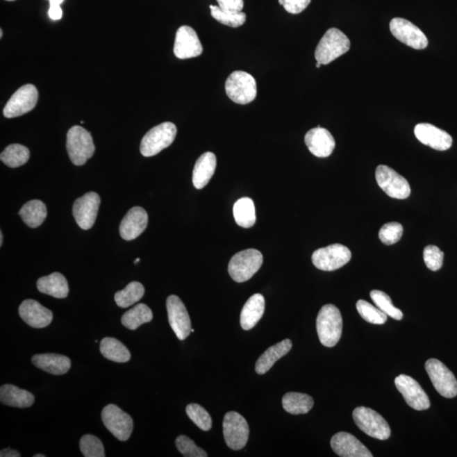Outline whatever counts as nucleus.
<instances>
[{
    "label": "nucleus",
    "instance_id": "obj_45",
    "mask_svg": "<svg viewBox=\"0 0 457 457\" xmlns=\"http://www.w3.org/2000/svg\"><path fill=\"white\" fill-rule=\"evenodd\" d=\"M279 3L290 14H299L307 9L311 0H279Z\"/></svg>",
    "mask_w": 457,
    "mask_h": 457
},
{
    "label": "nucleus",
    "instance_id": "obj_16",
    "mask_svg": "<svg viewBox=\"0 0 457 457\" xmlns=\"http://www.w3.org/2000/svg\"><path fill=\"white\" fill-rule=\"evenodd\" d=\"M170 327L181 340L187 339L192 332V323L187 308L179 297L169 296L166 301Z\"/></svg>",
    "mask_w": 457,
    "mask_h": 457
},
{
    "label": "nucleus",
    "instance_id": "obj_28",
    "mask_svg": "<svg viewBox=\"0 0 457 457\" xmlns=\"http://www.w3.org/2000/svg\"><path fill=\"white\" fill-rule=\"evenodd\" d=\"M0 401L3 405L14 408H26L33 405L35 397L29 391L18 388L17 386L3 385L0 388Z\"/></svg>",
    "mask_w": 457,
    "mask_h": 457
},
{
    "label": "nucleus",
    "instance_id": "obj_33",
    "mask_svg": "<svg viewBox=\"0 0 457 457\" xmlns=\"http://www.w3.org/2000/svg\"><path fill=\"white\" fill-rule=\"evenodd\" d=\"M153 315L152 310L148 306L139 304L134 308L124 313L122 323L128 330L135 331L143 324L151 322Z\"/></svg>",
    "mask_w": 457,
    "mask_h": 457
},
{
    "label": "nucleus",
    "instance_id": "obj_20",
    "mask_svg": "<svg viewBox=\"0 0 457 457\" xmlns=\"http://www.w3.org/2000/svg\"><path fill=\"white\" fill-rule=\"evenodd\" d=\"M331 447L337 455L342 457H373L361 441L347 432L335 433L331 441Z\"/></svg>",
    "mask_w": 457,
    "mask_h": 457
},
{
    "label": "nucleus",
    "instance_id": "obj_44",
    "mask_svg": "<svg viewBox=\"0 0 457 457\" xmlns=\"http://www.w3.org/2000/svg\"><path fill=\"white\" fill-rule=\"evenodd\" d=\"M444 253L439 247L433 245L426 247L424 251V259L429 269L438 271L443 265Z\"/></svg>",
    "mask_w": 457,
    "mask_h": 457
},
{
    "label": "nucleus",
    "instance_id": "obj_26",
    "mask_svg": "<svg viewBox=\"0 0 457 457\" xmlns=\"http://www.w3.org/2000/svg\"><path fill=\"white\" fill-rule=\"evenodd\" d=\"M217 165L215 153H204L197 160L192 173V183L197 189L206 187L214 176Z\"/></svg>",
    "mask_w": 457,
    "mask_h": 457
},
{
    "label": "nucleus",
    "instance_id": "obj_34",
    "mask_svg": "<svg viewBox=\"0 0 457 457\" xmlns=\"http://www.w3.org/2000/svg\"><path fill=\"white\" fill-rule=\"evenodd\" d=\"M234 218L236 224L243 228H251L256 222V210L254 201L249 197L239 199L234 205Z\"/></svg>",
    "mask_w": 457,
    "mask_h": 457
},
{
    "label": "nucleus",
    "instance_id": "obj_52",
    "mask_svg": "<svg viewBox=\"0 0 457 457\" xmlns=\"http://www.w3.org/2000/svg\"><path fill=\"white\" fill-rule=\"evenodd\" d=\"M33 457H45V455L38 454V455H34Z\"/></svg>",
    "mask_w": 457,
    "mask_h": 457
},
{
    "label": "nucleus",
    "instance_id": "obj_29",
    "mask_svg": "<svg viewBox=\"0 0 457 457\" xmlns=\"http://www.w3.org/2000/svg\"><path fill=\"white\" fill-rule=\"evenodd\" d=\"M38 290L41 293L56 298H65L69 294L67 279L60 273H53L40 279L37 282Z\"/></svg>",
    "mask_w": 457,
    "mask_h": 457
},
{
    "label": "nucleus",
    "instance_id": "obj_5",
    "mask_svg": "<svg viewBox=\"0 0 457 457\" xmlns=\"http://www.w3.org/2000/svg\"><path fill=\"white\" fill-rule=\"evenodd\" d=\"M226 92L232 101L244 106L253 102L257 97V83L249 73L235 71L226 81Z\"/></svg>",
    "mask_w": 457,
    "mask_h": 457
},
{
    "label": "nucleus",
    "instance_id": "obj_2",
    "mask_svg": "<svg viewBox=\"0 0 457 457\" xmlns=\"http://www.w3.org/2000/svg\"><path fill=\"white\" fill-rule=\"evenodd\" d=\"M351 42L342 31L331 28L321 38L315 50V59L322 65L331 63L349 51Z\"/></svg>",
    "mask_w": 457,
    "mask_h": 457
},
{
    "label": "nucleus",
    "instance_id": "obj_9",
    "mask_svg": "<svg viewBox=\"0 0 457 457\" xmlns=\"http://www.w3.org/2000/svg\"><path fill=\"white\" fill-rule=\"evenodd\" d=\"M425 369L438 393L445 398L457 396V381L455 375L442 362L435 358L429 359Z\"/></svg>",
    "mask_w": 457,
    "mask_h": 457
},
{
    "label": "nucleus",
    "instance_id": "obj_23",
    "mask_svg": "<svg viewBox=\"0 0 457 457\" xmlns=\"http://www.w3.org/2000/svg\"><path fill=\"white\" fill-rule=\"evenodd\" d=\"M149 216L141 207H134L128 211L119 226V233L126 241L138 238L148 226Z\"/></svg>",
    "mask_w": 457,
    "mask_h": 457
},
{
    "label": "nucleus",
    "instance_id": "obj_38",
    "mask_svg": "<svg viewBox=\"0 0 457 457\" xmlns=\"http://www.w3.org/2000/svg\"><path fill=\"white\" fill-rule=\"evenodd\" d=\"M356 310L367 323L373 324H383L387 321V315L379 308L374 307L367 301L359 300L356 305Z\"/></svg>",
    "mask_w": 457,
    "mask_h": 457
},
{
    "label": "nucleus",
    "instance_id": "obj_12",
    "mask_svg": "<svg viewBox=\"0 0 457 457\" xmlns=\"http://www.w3.org/2000/svg\"><path fill=\"white\" fill-rule=\"evenodd\" d=\"M379 187L392 199L404 200L410 194V187L406 178L386 165H379L375 172Z\"/></svg>",
    "mask_w": 457,
    "mask_h": 457
},
{
    "label": "nucleus",
    "instance_id": "obj_36",
    "mask_svg": "<svg viewBox=\"0 0 457 457\" xmlns=\"http://www.w3.org/2000/svg\"><path fill=\"white\" fill-rule=\"evenodd\" d=\"M30 158V151L21 144H11L3 151L0 160L10 168H17L25 165Z\"/></svg>",
    "mask_w": 457,
    "mask_h": 457
},
{
    "label": "nucleus",
    "instance_id": "obj_7",
    "mask_svg": "<svg viewBox=\"0 0 457 457\" xmlns=\"http://www.w3.org/2000/svg\"><path fill=\"white\" fill-rule=\"evenodd\" d=\"M355 424L367 435L381 440H388L390 436V428L385 418L374 410L359 406L354 410Z\"/></svg>",
    "mask_w": 457,
    "mask_h": 457
},
{
    "label": "nucleus",
    "instance_id": "obj_22",
    "mask_svg": "<svg viewBox=\"0 0 457 457\" xmlns=\"http://www.w3.org/2000/svg\"><path fill=\"white\" fill-rule=\"evenodd\" d=\"M19 315L26 324L33 328L47 327L53 321V313L32 299L23 301L19 307Z\"/></svg>",
    "mask_w": 457,
    "mask_h": 457
},
{
    "label": "nucleus",
    "instance_id": "obj_37",
    "mask_svg": "<svg viewBox=\"0 0 457 457\" xmlns=\"http://www.w3.org/2000/svg\"><path fill=\"white\" fill-rule=\"evenodd\" d=\"M370 297L377 308L385 313L387 316L392 317L396 320H401L404 313L400 309L394 307L391 298L385 292L381 290H374L370 292Z\"/></svg>",
    "mask_w": 457,
    "mask_h": 457
},
{
    "label": "nucleus",
    "instance_id": "obj_27",
    "mask_svg": "<svg viewBox=\"0 0 457 457\" xmlns=\"http://www.w3.org/2000/svg\"><path fill=\"white\" fill-rule=\"evenodd\" d=\"M265 310V297L255 294L247 300L241 313V325L244 331H250L262 319Z\"/></svg>",
    "mask_w": 457,
    "mask_h": 457
},
{
    "label": "nucleus",
    "instance_id": "obj_18",
    "mask_svg": "<svg viewBox=\"0 0 457 457\" xmlns=\"http://www.w3.org/2000/svg\"><path fill=\"white\" fill-rule=\"evenodd\" d=\"M203 50L199 36L191 26H182L177 30L174 53L178 59H192L201 56Z\"/></svg>",
    "mask_w": 457,
    "mask_h": 457
},
{
    "label": "nucleus",
    "instance_id": "obj_55",
    "mask_svg": "<svg viewBox=\"0 0 457 457\" xmlns=\"http://www.w3.org/2000/svg\"><path fill=\"white\" fill-rule=\"evenodd\" d=\"M6 1H14V0H6Z\"/></svg>",
    "mask_w": 457,
    "mask_h": 457
},
{
    "label": "nucleus",
    "instance_id": "obj_17",
    "mask_svg": "<svg viewBox=\"0 0 457 457\" xmlns=\"http://www.w3.org/2000/svg\"><path fill=\"white\" fill-rule=\"evenodd\" d=\"M100 197L91 192L80 197L73 204L72 213L81 228L87 231L94 226L98 215Z\"/></svg>",
    "mask_w": 457,
    "mask_h": 457
},
{
    "label": "nucleus",
    "instance_id": "obj_32",
    "mask_svg": "<svg viewBox=\"0 0 457 457\" xmlns=\"http://www.w3.org/2000/svg\"><path fill=\"white\" fill-rule=\"evenodd\" d=\"M313 404L315 401L313 397L304 393H286L282 399L283 408L293 415L308 413L313 408Z\"/></svg>",
    "mask_w": 457,
    "mask_h": 457
},
{
    "label": "nucleus",
    "instance_id": "obj_1",
    "mask_svg": "<svg viewBox=\"0 0 457 457\" xmlns=\"http://www.w3.org/2000/svg\"><path fill=\"white\" fill-rule=\"evenodd\" d=\"M317 332L321 344L334 347L342 335L343 320L340 310L333 304L324 305L317 317Z\"/></svg>",
    "mask_w": 457,
    "mask_h": 457
},
{
    "label": "nucleus",
    "instance_id": "obj_31",
    "mask_svg": "<svg viewBox=\"0 0 457 457\" xmlns=\"http://www.w3.org/2000/svg\"><path fill=\"white\" fill-rule=\"evenodd\" d=\"M23 222L31 228L40 226L47 217V208L40 200H32L26 203L19 212Z\"/></svg>",
    "mask_w": 457,
    "mask_h": 457
},
{
    "label": "nucleus",
    "instance_id": "obj_47",
    "mask_svg": "<svg viewBox=\"0 0 457 457\" xmlns=\"http://www.w3.org/2000/svg\"><path fill=\"white\" fill-rule=\"evenodd\" d=\"M62 15H63V13H62V9L60 8V6L50 5L49 15V17L52 19V20L53 21L60 20V19L62 18Z\"/></svg>",
    "mask_w": 457,
    "mask_h": 457
},
{
    "label": "nucleus",
    "instance_id": "obj_24",
    "mask_svg": "<svg viewBox=\"0 0 457 457\" xmlns=\"http://www.w3.org/2000/svg\"><path fill=\"white\" fill-rule=\"evenodd\" d=\"M32 362L38 369L53 375L65 374L71 369V359L59 354H38L32 358Z\"/></svg>",
    "mask_w": 457,
    "mask_h": 457
},
{
    "label": "nucleus",
    "instance_id": "obj_42",
    "mask_svg": "<svg viewBox=\"0 0 457 457\" xmlns=\"http://www.w3.org/2000/svg\"><path fill=\"white\" fill-rule=\"evenodd\" d=\"M404 234V227L398 222L383 224L379 232V238L385 245H393L400 241Z\"/></svg>",
    "mask_w": 457,
    "mask_h": 457
},
{
    "label": "nucleus",
    "instance_id": "obj_30",
    "mask_svg": "<svg viewBox=\"0 0 457 457\" xmlns=\"http://www.w3.org/2000/svg\"><path fill=\"white\" fill-rule=\"evenodd\" d=\"M100 351L110 361L124 363L130 361L131 352L117 339L106 337L100 342Z\"/></svg>",
    "mask_w": 457,
    "mask_h": 457
},
{
    "label": "nucleus",
    "instance_id": "obj_10",
    "mask_svg": "<svg viewBox=\"0 0 457 457\" xmlns=\"http://www.w3.org/2000/svg\"><path fill=\"white\" fill-rule=\"evenodd\" d=\"M351 259V251L342 244L317 249L313 254L312 261L317 269L323 271H334L346 265Z\"/></svg>",
    "mask_w": 457,
    "mask_h": 457
},
{
    "label": "nucleus",
    "instance_id": "obj_6",
    "mask_svg": "<svg viewBox=\"0 0 457 457\" xmlns=\"http://www.w3.org/2000/svg\"><path fill=\"white\" fill-rule=\"evenodd\" d=\"M177 128L175 124L165 122L156 126L143 137L140 151L144 157L155 156L175 141Z\"/></svg>",
    "mask_w": 457,
    "mask_h": 457
},
{
    "label": "nucleus",
    "instance_id": "obj_46",
    "mask_svg": "<svg viewBox=\"0 0 457 457\" xmlns=\"http://www.w3.org/2000/svg\"><path fill=\"white\" fill-rule=\"evenodd\" d=\"M219 7L226 13H242L244 6L243 0H217Z\"/></svg>",
    "mask_w": 457,
    "mask_h": 457
},
{
    "label": "nucleus",
    "instance_id": "obj_4",
    "mask_svg": "<svg viewBox=\"0 0 457 457\" xmlns=\"http://www.w3.org/2000/svg\"><path fill=\"white\" fill-rule=\"evenodd\" d=\"M263 262V255L258 250L247 249L240 251L235 254L228 263V274L235 282L247 281L261 268Z\"/></svg>",
    "mask_w": 457,
    "mask_h": 457
},
{
    "label": "nucleus",
    "instance_id": "obj_21",
    "mask_svg": "<svg viewBox=\"0 0 457 457\" xmlns=\"http://www.w3.org/2000/svg\"><path fill=\"white\" fill-rule=\"evenodd\" d=\"M305 143L310 152L317 158L331 156L335 148V141L330 131L319 126L308 131Z\"/></svg>",
    "mask_w": 457,
    "mask_h": 457
},
{
    "label": "nucleus",
    "instance_id": "obj_41",
    "mask_svg": "<svg viewBox=\"0 0 457 457\" xmlns=\"http://www.w3.org/2000/svg\"><path fill=\"white\" fill-rule=\"evenodd\" d=\"M80 450L85 457H104V447L102 441L98 437L86 435L81 437Z\"/></svg>",
    "mask_w": 457,
    "mask_h": 457
},
{
    "label": "nucleus",
    "instance_id": "obj_49",
    "mask_svg": "<svg viewBox=\"0 0 457 457\" xmlns=\"http://www.w3.org/2000/svg\"><path fill=\"white\" fill-rule=\"evenodd\" d=\"M64 0H49L50 5H58L60 6L63 3Z\"/></svg>",
    "mask_w": 457,
    "mask_h": 457
},
{
    "label": "nucleus",
    "instance_id": "obj_51",
    "mask_svg": "<svg viewBox=\"0 0 457 457\" xmlns=\"http://www.w3.org/2000/svg\"><path fill=\"white\" fill-rule=\"evenodd\" d=\"M321 65H322V64H321L320 62H317V64H316V67L317 68H319L321 67Z\"/></svg>",
    "mask_w": 457,
    "mask_h": 457
},
{
    "label": "nucleus",
    "instance_id": "obj_25",
    "mask_svg": "<svg viewBox=\"0 0 457 457\" xmlns=\"http://www.w3.org/2000/svg\"><path fill=\"white\" fill-rule=\"evenodd\" d=\"M292 348V340L285 339L267 349L256 363L255 371L258 374H265L269 372L278 360L288 355Z\"/></svg>",
    "mask_w": 457,
    "mask_h": 457
},
{
    "label": "nucleus",
    "instance_id": "obj_15",
    "mask_svg": "<svg viewBox=\"0 0 457 457\" xmlns=\"http://www.w3.org/2000/svg\"><path fill=\"white\" fill-rule=\"evenodd\" d=\"M394 385L410 408L417 410H424L431 406V401L427 394L413 378L406 374L399 375L394 379Z\"/></svg>",
    "mask_w": 457,
    "mask_h": 457
},
{
    "label": "nucleus",
    "instance_id": "obj_8",
    "mask_svg": "<svg viewBox=\"0 0 457 457\" xmlns=\"http://www.w3.org/2000/svg\"><path fill=\"white\" fill-rule=\"evenodd\" d=\"M224 440L231 450L239 451L246 447L249 438V426L241 414L228 412L223 421Z\"/></svg>",
    "mask_w": 457,
    "mask_h": 457
},
{
    "label": "nucleus",
    "instance_id": "obj_39",
    "mask_svg": "<svg viewBox=\"0 0 457 457\" xmlns=\"http://www.w3.org/2000/svg\"><path fill=\"white\" fill-rule=\"evenodd\" d=\"M209 8H210L213 18L223 25L236 28V27L241 26L246 22L247 15L244 13H226V11L220 9L219 6H210Z\"/></svg>",
    "mask_w": 457,
    "mask_h": 457
},
{
    "label": "nucleus",
    "instance_id": "obj_50",
    "mask_svg": "<svg viewBox=\"0 0 457 457\" xmlns=\"http://www.w3.org/2000/svg\"><path fill=\"white\" fill-rule=\"evenodd\" d=\"M3 233H2V231H1V232H0V246L3 245Z\"/></svg>",
    "mask_w": 457,
    "mask_h": 457
},
{
    "label": "nucleus",
    "instance_id": "obj_40",
    "mask_svg": "<svg viewBox=\"0 0 457 457\" xmlns=\"http://www.w3.org/2000/svg\"><path fill=\"white\" fill-rule=\"evenodd\" d=\"M188 416L197 427L203 431H209L212 428V417L203 406L199 404H189L185 408Z\"/></svg>",
    "mask_w": 457,
    "mask_h": 457
},
{
    "label": "nucleus",
    "instance_id": "obj_14",
    "mask_svg": "<svg viewBox=\"0 0 457 457\" xmlns=\"http://www.w3.org/2000/svg\"><path fill=\"white\" fill-rule=\"evenodd\" d=\"M38 92L33 84H26L18 89L3 108L6 118H15L33 110L38 103Z\"/></svg>",
    "mask_w": 457,
    "mask_h": 457
},
{
    "label": "nucleus",
    "instance_id": "obj_48",
    "mask_svg": "<svg viewBox=\"0 0 457 457\" xmlns=\"http://www.w3.org/2000/svg\"><path fill=\"white\" fill-rule=\"evenodd\" d=\"M0 456L1 457H20V452L17 451L13 450L10 448L3 449L0 451Z\"/></svg>",
    "mask_w": 457,
    "mask_h": 457
},
{
    "label": "nucleus",
    "instance_id": "obj_13",
    "mask_svg": "<svg viewBox=\"0 0 457 457\" xmlns=\"http://www.w3.org/2000/svg\"><path fill=\"white\" fill-rule=\"evenodd\" d=\"M390 29L397 40L410 48L422 50L428 47L429 41L426 35L413 23L406 19H392L390 23Z\"/></svg>",
    "mask_w": 457,
    "mask_h": 457
},
{
    "label": "nucleus",
    "instance_id": "obj_11",
    "mask_svg": "<svg viewBox=\"0 0 457 457\" xmlns=\"http://www.w3.org/2000/svg\"><path fill=\"white\" fill-rule=\"evenodd\" d=\"M102 421L108 431L119 440L126 441L133 433V417L117 406H106L102 410Z\"/></svg>",
    "mask_w": 457,
    "mask_h": 457
},
{
    "label": "nucleus",
    "instance_id": "obj_43",
    "mask_svg": "<svg viewBox=\"0 0 457 457\" xmlns=\"http://www.w3.org/2000/svg\"><path fill=\"white\" fill-rule=\"evenodd\" d=\"M176 445L177 450L182 456L185 457H207L208 453L202 448L197 447L193 440L185 435H180L176 438Z\"/></svg>",
    "mask_w": 457,
    "mask_h": 457
},
{
    "label": "nucleus",
    "instance_id": "obj_3",
    "mask_svg": "<svg viewBox=\"0 0 457 457\" xmlns=\"http://www.w3.org/2000/svg\"><path fill=\"white\" fill-rule=\"evenodd\" d=\"M67 149L69 160L77 166L86 164L95 152L92 135L80 126H75L67 133Z\"/></svg>",
    "mask_w": 457,
    "mask_h": 457
},
{
    "label": "nucleus",
    "instance_id": "obj_19",
    "mask_svg": "<svg viewBox=\"0 0 457 457\" xmlns=\"http://www.w3.org/2000/svg\"><path fill=\"white\" fill-rule=\"evenodd\" d=\"M414 134L418 141L435 150H448L452 145L451 135L431 124H418L414 129Z\"/></svg>",
    "mask_w": 457,
    "mask_h": 457
},
{
    "label": "nucleus",
    "instance_id": "obj_35",
    "mask_svg": "<svg viewBox=\"0 0 457 457\" xmlns=\"http://www.w3.org/2000/svg\"><path fill=\"white\" fill-rule=\"evenodd\" d=\"M144 293V286L141 283L131 282L125 289L115 293V301L118 307L126 308L140 301Z\"/></svg>",
    "mask_w": 457,
    "mask_h": 457
},
{
    "label": "nucleus",
    "instance_id": "obj_54",
    "mask_svg": "<svg viewBox=\"0 0 457 457\" xmlns=\"http://www.w3.org/2000/svg\"><path fill=\"white\" fill-rule=\"evenodd\" d=\"M3 37V31L0 30V38Z\"/></svg>",
    "mask_w": 457,
    "mask_h": 457
},
{
    "label": "nucleus",
    "instance_id": "obj_53",
    "mask_svg": "<svg viewBox=\"0 0 457 457\" xmlns=\"http://www.w3.org/2000/svg\"><path fill=\"white\" fill-rule=\"evenodd\" d=\"M138 262H140V258H137V259H135V260L134 263H138Z\"/></svg>",
    "mask_w": 457,
    "mask_h": 457
}]
</instances>
